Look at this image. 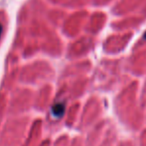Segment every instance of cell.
Returning a JSON list of instances; mask_svg holds the SVG:
<instances>
[{
  "label": "cell",
  "instance_id": "cell-1",
  "mask_svg": "<svg viewBox=\"0 0 146 146\" xmlns=\"http://www.w3.org/2000/svg\"><path fill=\"white\" fill-rule=\"evenodd\" d=\"M64 112H65V105L62 103H57L55 104L54 106H53L52 108V113L54 116L56 117H61L62 115L64 114Z\"/></svg>",
  "mask_w": 146,
  "mask_h": 146
},
{
  "label": "cell",
  "instance_id": "cell-2",
  "mask_svg": "<svg viewBox=\"0 0 146 146\" xmlns=\"http://www.w3.org/2000/svg\"><path fill=\"white\" fill-rule=\"evenodd\" d=\"M1 32H2V26H1V24H0V36H1Z\"/></svg>",
  "mask_w": 146,
  "mask_h": 146
},
{
  "label": "cell",
  "instance_id": "cell-3",
  "mask_svg": "<svg viewBox=\"0 0 146 146\" xmlns=\"http://www.w3.org/2000/svg\"><path fill=\"white\" fill-rule=\"evenodd\" d=\"M144 38H145V39H146V33H145V34H144Z\"/></svg>",
  "mask_w": 146,
  "mask_h": 146
}]
</instances>
